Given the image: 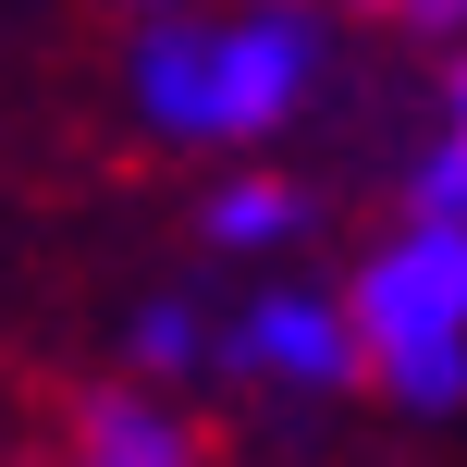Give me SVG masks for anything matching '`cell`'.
I'll list each match as a JSON object with an SVG mask.
<instances>
[{"mask_svg":"<svg viewBox=\"0 0 467 467\" xmlns=\"http://www.w3.org/2000/svg\"><path fill=\"white\" fill-rule=\"evenodd\" d=\"M332 74V0H185L136 37V111L172 148L258 161Z\"/></svg>","mask_w":467,"mask_h":467,"instance_id":"obj_1","label":"cell"},{"mask_svg":"<svg viewBox=\"0 0 467 467\" xmlns=\"http://www.w3.org/2000/svg\"><path fill=\"white\" fill-rule=\"evenodd\" d=\"M345 296V345H357V394L406 406V419H455L467 406V222L406 197L394 222L357 246Z\"/></svg>","mask_w":467,"mask_h":467,"instance_id":"obj_2","label":"cell"},{"mask_svg":"<svg viewBox=\"0 0 467 467\" xmlns=\"http://www.w3.org/2000/svg\"><path fill=\"white\" fill-rule=\"evenodd\" d=\"M210 369L258 381V394H357L345 296H332V283H296V271H258L210 320Z\"/></svg>","mask_w":467,"mask_h":467,"instance_id":"obj_3","label":"cell"},{"mask_svg":"<svg viewBox=\"0 0 467 467\" xmlns=\"http://www.w3.org/2000/svg\"><path fill=\"white\" fill-rule=\"evenodd\" d=\"M49 467H210V443L161 381H87V394H62Z\"/></svg>","mask_w":467,"mask_h":467,"instance_id":"obj_4","label":"cell"},{"mask_svg":"<svg viewBox=\"0 0 467 467\" xmlns=\"http://www.w3.org/2000/svg\"><path fill=\"white\" fill-rule=\"evenodd\" d=\"M197 234H210L222 258H283V246H307V185L234 161L222 185H210V210H197Z\"/></svg>","mask_w":467,"mask_h":467,"instance_id":"obj_5","label":"cell"},{"mask_svg":"<svg viewBox=\"0 0 467 467\" xmlns=\"http://www.w3.org/2000/svg\"><path fill=\"white\" fill-rule=\"evenodd\" d=\"M406 197L467 222V37L431 49V136H419V161H406Z\"/></svg>","mask_w":467,"mask_h":467,"instance_id":"obj_6","label":"cell"},{"mask_svg":"<svg viewBox=\"0 0 467 467\" xmlns=\"http://www.w3.org/2000/svg\"><path fill=\"white\" fill-rule=\"evenodd\" d=\"M345 25H369V37H406V49H455L467 37V0H332Z\"/></svg>","mask_w":467,"mask_h":467,"instance_id":"obj_7","label":"cell"},{"mask_svg":"<svg viewBox=\"0 0 467 467\" xmlns=\"http://www.w3.org/2000/svg\"><path fill=\"white\" fill-rule=\"evenodd\" d=\"M136 13H185V0H136Z\"/></svg>","mask_w":467,"mask_h":467,"instance_id":"obj_8","label":"cell"}]
</instances>
